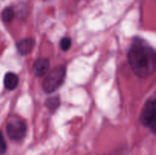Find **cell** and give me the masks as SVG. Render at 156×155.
<instances>
[{
	"label": "cell",
	"instance_id": "cell-5",
	"mask_svg": "<svg viewBox=\"0 0 156 155\" xmlns=\"http://www.w3.org/2000/svg\"><path fill=\"white\" fill-rule=\"evenodd\" d=\"M35 45L34 40L32 38H25L21 40L17 43V50L21 55H27L32 51Z\"/></svg>",
	"mask_w": 156,
	"mask_h": 155
},
{
	"label": "cell",
	"instance_id": "cell-4",
	"mask_svg": "<svg viewBox=\"0 0 156 155\" xmlns=\"http://www.w3.org/2000/svg\"><path fill=\"white\" fill-rule=\"evenodd\" d=\"M156 118V98L146 102L142 110L140 120L146 127H149L151 123Z\"/></svg>",
	"mask_w": 156,
	"mask_h": 155
},
{
	"label": "cell",
	"instance_id": "cell-7",
	"mask_svg": "<svg viewBox=\"0 0 156 155\" xmlns=\"http://www.w3.org/2000/svg\"><path fill=\"white\" fill-rule=\"evenodd\" d=\"M18 77L17 74L13 72L6 73L4 78V85L6 89L12 90L15 89L18 84Z\"/></svg>",
	"mask_w": 156,
	"mask_h": 155
},
{
	"label": "cell",
	"instance_id": "cell-6",
	"mask_svg": "<svg viewBox=\"0 0 156 155\" xmlns=\"http://www.w3.org/2000/svg\"><path fill=\"white\" fill-rule=\"evenodd\" d=\"M50 66V62L46 58L38 59L34 64V71L38 77L44 75L47 72Z\"/></svg>",
	"mask_w": 156,
	"mask_h": 155
},
{
	"label": "cell",
	"instance_id": "cell-9",
	"mask_svg": "<svg viewBox=\"0 0 156 155\" xmlns=\"http://www.w3.org/2000/svg\"><path fill=\"white\" fill-rule=\"evenodd\" d=\"M46 106L50 110H55L56 109H57L58 106L60 104V101H59V98L56 97H50V98L47 99L46 100Z\"/></svg>",
	"mask_w": 156,
	"mask_h": 155
},
{
	"label": "cell",
	"instance_id": "cell-12",
	"mask_svg": "<svg viewBox=\"0 0 156 155\" xmlns=\"http://www.w3.org/2000/svg\"><path fill=\"white\" fill-rule=\"evenodd\" d=\"M149 128L151 129V131H152L155 135H156V118L152 121V122L151 123V125L149 126Z\"/></svg>",
	"mask_w": 156,
	"mask_h": 155
},
{
	"label": "cell",
	"instance_id": "cell-1",
	"mask_svg": "<svg viewBox=\"0 0 156 155\" xmlns=\"http://www.w3.org/2000/svg\"><path fill=\"white\" fill-rule=\"evenodd\" d=\"M133 71L140 78H147L156 71V51L141 40H134L128 53Z\"/></svg>",
	"mask_w": 156,
	"mask_h": 155
},
{
	"label": "cell",
	"instance_id": "cell-8",
	"mask_svg": "<svg viewBox=\"0 0 156 155\" xmlns=\"http://www.w3.org/2000/svg\"><path fill=\"white\" fill-rule=\"evenodd\" d=\"M2 19L4 22L9 23L13 20L14 17H15V12H14L13 9L11 7H8L5 9L2 12Z\"/></svg>",
	"mask_w": 156,
	"mask_h": 155
},
{
	"label": "cell",
	"instance_id": "cell-3",
	"mask_svg": "<svg viewBox=\"0 0 156 155\" xmlns=\"http://www.w3.org/2000/svg\"><path fill=\"white\" fill-rule=\"evenodd\" d=\"M27 127L21 120H12L6 126V133L9 138L14 141L21 140L26 135Z\"/></svg>",
	"mask_w": 156,
	"mask_h": 155
},
{
	"label": "cell",
	"instance_id": "cell-10",
	"mask_svg": "<svg viewBox=\"0 0 156 155\" xmlns=\"http://www.w3.org/2000/svg\"><path fill=\"white\" fill-rule=\"evenodd\" d=\"M72 45V40L69 37H64L60 41V47L63 51H67Z\"/></svg>",
	"mask_w": 156,
	"mask_h": 155
},
{
	"label": "cell",
	"instance_id": "cell-11",
	"mask_svg": "<svg viewBox=\"0 0 156 155\" xmlns=\"http://www.w3.org/2000/svg\"><path fill=\"white\" fill-rule=\"evenodd\" d=\"M6 148H7V146H6V142L4 139V137H3L2 134L0 132V152L2 153H4L6 151Z\"/></svg>",
	"mask_w": 156,
	"mask_h": 155
},
{
	"label": "cell",
	"instance_id": "cell-2",
	"mask_svg": "<svg viewBox=\"0 0 156 155\" xmlns=\"http://www.w3.org/2000/svg\"><path fill=\"white\" fill-rule=\"evenodd\" d=\"M66 69L63 65H58L49 72L43 82V89L47 94L56 91L65 80Z\"/></svg>",
	"mask_w": 156,
	"mask_h": 155
}]
</instances>
